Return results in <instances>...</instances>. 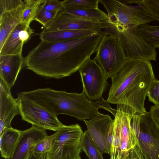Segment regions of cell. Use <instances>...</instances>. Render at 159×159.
Returning a JSON list of instances; mask_svg holds the SVG:
<instances>
[{"label":"cell","mask_w":159,"mask_h":159,"mask_svg":"<svg viewBox=\"0 0 159 159\" xmlns=\"http://www.w3.org/2000/svg\"><path fill=\"white\" fill-rule=\"evenodd\" d=\"M24 3V0H0V13L18 7Z\"/></svg>","instance_id":"31"},{"label":"cell","mask_w":159,"mask_h":159,"mask_svg":"<svg viewBox=\"0 0 159 159\" xmlns=\"http://www.w3.org/2000/svg\"><path fill=\"white\" fill-rule=\"evenodd\" d=\"M133 26L114 25L109 21L107 28L101 32L117 37L128 60L156 61L157 53L155 48L135 33L132 30Z\"/></svg>","instance_id":"3"},{"label":"cell","mask_w":159,"mask_h":159,"mask_svg":"<svg viewBox=\"0 0 159 159\" xmlns=\"http://www.w3.org/2000/svg\"><path fill=\"white\" fill-rule=\"evenodd\" d=\"M64 11L75 16L88 20L98 22L107 20V14L100 9H82L66 8Z\"/></svg>","instance_id":"21"},{"label":"cell","mask_w":159,"mask_h":159,"mask_svg":"<svg viewBox=\"0 0 159 159\" xmlns=\"http://www.w3.org/2000/svg\"><path fill=\"white\" fill-rule=\"evenodd\" d=\"M105 8L109 21L114 25L134 26L157 20L141 8L138 9L118 0H99Z\"/></svg>","instance_id":"7"},{"label":"cell","mask_w":159,"mask_h":159,"mask_svg":"<svg viewBox=\"0 0 159 159\" xmlns=\"http://www.w3.org/2000/svg\"><path fill=\"white\" fill-rule=\"evenodd\" d=\"M84 132L78 124L64 125L56 131V138L46 159H81V142Z\"/></svg>","instance_id":"6"},{"label":"cell","mask_w":159,"mask_h":159,"mask_svg":"<svg viewBox=\"0 0 159 159\" xmlns=\"http://www.w3.org/2000/svg\"><path fill=\"white\" fill-rule=\"evenodd\" d=\"M22 120L39 128L56 131L64 125L57 117L29 100L17 98Z\"/></svg>","instance_id":"9"},{"label":"cell","mask_w":159,"mask_h":159,"mask_svg":"<svg viewBox=\"0 0 159 159\" xmlns=\"http://www.w3.org/2000/svg\"><path fill=\"white\" fill-rule=\"evenodd\" d=\"M149 112L152 119L159 127V106L154 105L152 107Z\"/></svg>","instance_id":"32"},{"label":"cell","mask_w":159,"mask_h":159,"mask_svg":"<svg viewBox=\"0 0 159 159\" xmlns=\"http://www.w3.org/2000/svg\"><path fill=\"white\" fill-rule=\"evenodd\" d=\"M48 135L45 130L34 125L21 131L12 156L7 159H27L33 146Z\"/></svg>","instance_id":"15"},{"label":"cell","mask_w":159,"mask_h":159,"mask_svg":"<svg viewBox=\"0 0 159 159\" xmlns=\"http://www.w3.org/2000/svg\"><path fill=\"white\" fill-rule=\"evenodd\" d=\"M113 120V138L111 146L110 159H116L117 153L120 149V126L119 120L116 114Z\"/></svg>","instance_id":"24"},{"label":"cell","mask_w":159,"mask_h":159,"mask_svg":"<svg viewBox=\"0 0 159 159\" xmlns=\"http://www.w3.org/2000/svg\"><path fill=\"white\" fill-rule=\"evenodd\" d=\"M129 3L138 4L141 8L159 21V0H130Z\"/></svg>","instance_id":"26"},{"label":"cell","mask_w":159,"mask_h":159,"mask_svg":"<svg viewBox=\"0 0 159 159\" xmlns=\"http://www.w3.org/2000/svg\"><path fill=\"white\" fill-rule=\"evenodd\" d=\"M81 148L89 159H104L102 153L89 137L87 130L84 132L81 142Z\"/></svg>","instance_id":"22"},{"label":"cell","mask_w":159,"mask_h":159,"mask_svg":"<svg viewBox=\"0 0 159 159\" xmlns=\"http://www.w3.org/2000/svg\"><path fill=\"white\" fill-rule=\"evenodd\" d=\"M56 136L55 133L50 135H48L35 143L31 149L36 153L46 154L52 147Z\"/></svg>","instance_id":"27"},{"label":"cell","mask_w":159,"mask_h":159,"mask_svg":"<svg viewBox=\"0 0 159 159\" xmlns=\"http://www.w3.org/2000/svg\"><path fill=\"white\" fill-rule=\"evenodd\" d=\"M41 5L46 10L58 13L63 11L64 9L61 1L58 0H44Z\"/></svg>","instance_id":"30"},{"label":"cell","mask_w":159,"mask_h":159,"mask_svg":"<svg viewBox=\"0 0 159 159\" xmlns=\"http://www.w3.org/2000/svg\"><path fill=\"white\" fill-rule=\"evenodd\" d=\"M134 32L150 46L159 48V25H150L148 24L133 26Z\"/></svg>","instance_id":"20"},{"label":"cell","mask_w":159,"mask_h":159,"mask_svg":"<svg viewBox=\"0 0 159 159\" xmlns=\"http://www.w3.org/2000/svg\"><path fill=\"white\" fill-rule=\"evenodd\" d=\"M99 0H64L61 1L64 9H98Z\"/></svg>","instance_id":"25"},{"label":"cell","mask_w":159,"mask_h":159,"mask_svg":"<svg viewBox=\"0 0 159 159\" xmlns=\"http://www.w3.org/2000/svg\"><path fill=\"white\" fill-rule=\"evenodd\" d=\"M82 82V92L91 101L99 100L108 85L102 68L93 58L87 60L78 70Z\"/></svg>","instance_id":"8"},{"label":"cell","mask_w":159,"mask_h":159,"mask_svg":"<svg viewBox=\"0 0 159 159\" xmlns=\"http://www.w3.org/2000/svg\"><path fill=\"white\" fill-rule=\"evenodd\" d=\"M25 7L24 11L22 22L27 26L34 20L37 10L44 0H24Z\"/></svg>","instance_id":"23"},{"label":"cell","mask_w":159,"mask_h":159,"mask_svg":"<svg viewBox=\"0 0 159 159\" xmlns=\"http://www.w3.org/2000/svg\"><path fill=\"white\" fill-rule=\"evenodd\" d=\"M108 20L93 21L77 17L64 11L58 13L53 20L43 30L51 32L64 30H91L101 32L106 28Z\"/></svg>","instance_id":"11"},{"label":"cell","mask_w":159,"mask_h":159,"mask_svg":"<svg viewBox=\"0 0 159 159\" xmlns=\"http://www.w3.org/2000/svg\"><path fill=\"white\" fill-rule=\"evenodd\" d=\"M149 100L154 105L159 106V80L155 79L149 88L147 94Z\"/></svg>","instance_id":"29"},{"label":"cell","mask_w":159,"mask_h":159,"mask_svg":"<svg viewBox=\"0 0 159 159\" xmlns=\"http://www.w3.org/2000/svg\"><path fill=\"white\" fill-rule=\"evenodd\" d=\"M129 152H121L119 150L118 152L116 159H127L129 157Z\"/></svg>","instance_id":"35"},{"label":"cell","mask_w":159,"mask_h":159,"mask_svg":"<svg viewBox=\"0 0 159 159\" xmlns=\"http://www.w3.org/2000/svg\"><path fill=\"white\" fill-rule=\"evenodd\" d=\"M131 124L138 138L137 144L145 159H159V127L150 112L135 114Z\"/></svg>","instance_id":"4"},{"label":"cell","mask_w":159,"mask_h":159,"mask_svg":"<svg viewBox=\"0 0 159 159\" xmlns=\"http://www.w3.org/2000/svg\"><path fill=\"white\" fill-rule=\"evenodd\" d=\"M21 131L12 127L4 129L0 134V149L2 157L11 158L19 140Z\"/></svg>","instance_id":"18"},{"label":"cell","mask_w":159,"mask_h":159,"mask_svg":"<svg viewBox=\"0 0 159 159\" xmlns=\"http://www.w3.org/2000/svg\"><path fill=\"white\" fill-rule=\"evenodd\" d=\"M88 135L99 151L109 154L113 138V120L107 114L99 113L93 119L83 120Z\"/></svg>","instance_id":"10"},{"label":"cell","mask_w":159,"mask_h":159,"mask_svg":"<svg viewBox=\"0 0 159 159\" xmlns=\"http://www.w3.org/2000/svg\"></svg>","instance_id":"37"},{"label":"cell","mask_w":159,"mask_h":159,"mask_svg":"<svg viewBox=\"0 0 159 159\" xmlns=\"http://www.w3.org/2000/svg\"><path fill=\"white\" fill-rule=\"evenodd\" d=\"M24 3L15 9L0 13V49L13 29L21 22Z\"/></svg>","instance_id":"17"},{"label":"cell","mask_w":159,"mask_h":159,"mask_svg":"<svg viewBox=\"0 0 159 159\" xmlns=\"http://www.w3.org/2000/svg\"><path fill=\"white\" fill-rule=\"evenodd\" d=\"M46 153H38L30 150L27 159H46Z\"/></svg>","instance_id":"34"},{"label":"cell","mask_w":159,"mask_h":159,"mask_svg":"<svg viewBox=\"0 0 159 159\" xmlns=\"http://www.w3.org/2000/svg\"><path fill=\"white\" fill-rule=\"evenodd\" d=\"M102 35L98 32L65 41H41L24 58V66L44 77L70 76L96 52Z\"/></svg>","instance_id":"1"},{"label":"cell","mask_w":159,"mask_h":159,"mask_svg":"<svg viewBox=\"0 0 159 159\" xmlns=\"http://www.w3.org/2000/svg\"><path fill=\"white\" fill-rule=\"evenodd\" d=\"M98 31L91 30H64L46 32L42 30L39 34L42 41L56 42L68 40L94 34Z\"/></svg>","instance_id":"19"},{"label":"cell","mask_w":159,"mask_h":159,"mask_svg":"<svg viewBox=\"0 0 159 159\" xmlns=\"http://www.w3.org/2000/svg\"><path fill=\"white\" fill-rule=\"evenodd\" d=\"M10 89L0 78V134L5 128L11 127L12 119L20 114L17 99L12 97Z\"/></svg>","instance_id":"13"},{"label":"cell","mask_w":159,"mask_h":159,"mask_svg":"<svg viewBox=\"0 0 159 159\" xmlns=\"http://www.w3.org/2000/svg\"><path fill=\"white\" fill-rule=\"evenodd\" d=\"M102 33L103 35L94 59L102 68L108 79L117 73L123 67L128 59L117 37Z\"/></svg>","instance_id":"5"},{"label":"cell","mask_w":159,"mask_h":159,"mask_svg":"<svg viewBox=\"0 0 159 159\" xmlns=\"http://www.w3.org/2000/svg\"><path fill=\"white\" fill-rule=\"evenodd\" d=\"M35 33L30 26L21 22L12 30L0 49V55H22L23 46Z\"/></svg>","instance_id":"14"},{"label":"cell","mask_w":159,"mask_h":159,"mask_svg":"<svg viewBox=\"0 0 159 159\" xmlns=\"http://www.w3.org/2000/svg\"><path fill=\"white\" fill-rule=\"evenodd\" d=\"M127 159H129V157L127 158Z\"/></svg>","instance_id":"36"},{"label":"cell","mask_w":159,"mask_h":159,"mask_svg":"<svg viewBox=\"0 0 159 159\" xmlns=\"http://www.w3.org/2000/svg\"><path fill=\"white\" fill-rule=\"evenodd\" d=\"M139 148L137 144L129 152V159H140L139 155Z\"/></svg>","instance_id":"33"},{"label":"cell","mask_w":159,"mask_h":159,"mask_svg":"<svg viewBox=\"0 0 159 159\" xmlns=\"http://www.w3.org/2000/svg\"><path fill=\"white\" fill-rule=\"evenodd\" d=\"M24 61L22 55H0V78L10 89L24 66Z\"/></svg>","instance_id":"16"},{"label":"cell","mask_w":159,"mask_h":159,"mask_svg":"<svg viewBox=\"0 0 159 159\" xmlns=\"http://www.w3.org/2000/svg\"><path fill=\"white\" fill-rule=\"evenodd\" d=\"M57 13V12L44 9L40 5L37 10L34 20L38 22L45 28L53 20Z\"/></svg>","instance_id":"28"},{"label":"cell","mask_w":159,"mask_h":159,"mask_svg":"<svg viewBox=\"0 0 159 159\" xmlns=\"http://www.w3.org/2000/svg\"><path fill=\"white\" fill-rule=\"evenodd\" d=\"M135 113V111L128 106L117 104L116 114L120 123V149L121 152L130 151L138 143L136 133L131 124L133 116Z\"/></svg>","instance_id":"12"},{"label":"cell","mask_w":159,"mask_h":159,"mask_svg":"<svg viewBox=\"0 0 159 159\" xmlns=\"http://www.w3.org/2000/svg\"><path fill=\"white\" fill-rule=\"evenodd\" d=\"M111 78V85L107 100L109 103L127 105L139 114L147 112L145 99L156 79L150 61L128 60Z\"/></svg>","instance_id":"2"}]
</instances>
